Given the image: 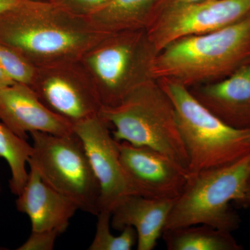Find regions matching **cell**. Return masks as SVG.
Wrapping results in <instances>:
<instances>
[{"label":"cell","mask_w":250,"mask_h":250,"mask_svg":"<svg viewBox=\"0 0 250 250\" xmlns=\"http://www.w3.org/2000/svg\"><path fill=\"white\" fill-rule=\"evenodd\" d=\"M108 34L54 0H22L0 15V42L36 67L80 60Z\"/></svg>","instance_id":"obj_1"},{"label":"cell","mask_w":250,"mask_h":250,"mask_svg":"<svg viewBox=\"0 0 250 250\" xmlns=\"http://www.w3.org/2000/svg\"><path fill=\"white\" fill-rule=\"evenodd\" d=\"M250 63V16L219 30L173 41L156 54L154 80L188 88L224 80Z\"/></svg>","instance_id":"obj_2"},{"label":"cell","mask_w":250,"mask_h":250,"mask_svg":"<svg viewBox=\"0 0 250 250\" xmlns=\"http://www.w3.org/2000/svg\"><path fill=\"white\" fill-rule=\"evenodd\" d=\"M100 116L113 126L112 135L118 142L152 148L188 171L173 103L157 80L149 79L118 104L103 106Z\"/></svg>","instance_id":"obj_3"},{"label":"cell","mask_w":250,"mask_h":250,"mask_svg":"<svg viewBox=\"0 0 250 250\" xmlns=\"http://www.w3.org/2000/svg\"><path fill=\"white\" fill-rule=\"evenodd\" d=\"M157 81L173 103L188 156L189 174L229 165L250 154V128L238 129L225 124L184 85Z\"/></svg>","instance_id":"obj_4"},{"label":"cell","mask_w":250,"mask_h":250,"mask_svg":"<svg viewBox=\"0 0 250 250\" xmlns=\"http://www.w3.org/2000/svg\"><path fill=\"white\" fill-rule=\"evenodd\" d=\"M250 177V154L229 165L188 174L164 231L200 224L229 232L236 231L241 218L230 203L240 207Z\"/></svg>","instance_id":"obj_5"},{"label":"cell","mask_w":250,"mask_h":250,"mask_svg":"<svg viewBox=\"0 0 250 250\" xmlns=\"http://www.w3.org/2000/svg\"><path fill=\"white\" fill-rule=\"evenodd\" d=\"M157 51L147 29L109 33L80 59L93 80L103 106L118 104L126 95L152 78Z\"/></svg>","instance_id":"obj_6"},{"label":"cell","mask_w":250,"mask_h":250,"mask_svg":"<svg viewBox=\"0 0 250 250\" xmlns=\"http://www.w3.org/2000/svg\"><path fill=\"white\" fill-rule=\"evenodd\" d=\"M29 135L33 141L29 167L45 184L75 202L79 209L98 215L100 184L80 138L75 132L61 136L34 131Z\"/></svg>","instance_id":"obj_7"},{"label":"cell","mask_w":250,"mask_h":250,"mask_svg":"<svg viewBox=\"0 0 250 250\" xmlns=\"http://www.w3.org/2000/svg\"><path fill=\"white\" fill-rule=\"evenodd\" d=\"M29 85L46 107L72 126L98 116L103 106L80 60L36 67Z\"/></svg>","instance_id":"obj_8"},{"label":"cell","mask_w":250,"mask_h":250,"mask_svg":"<svg viewBox=\"0 0 250 250\" xmlns=\"http://www.w3.org/2000/svg\"><path fill=\"white\" fill-rule=\"evenodd\" d=\"M250 16V0H205L166 8L147 29L158 53L173 42L219 30Z\"/></svg>","instance_id":"obj_9"},{"label":"cell","mask_w":250,"mask_h":250,"mask_svg":"<svg viewBox=\"0 0 250 250\" xmlns=\"http://www.w3.org/2000/svg\"><path fill=\"white\" fill-rule=\"evenodd\" d=\"M73 129L83 142L100 184V210L111 212L122 200L136 194L123 169L110 125L99 114L74 125Z\"/></svg>","instance_id":"obj_10"},{"label":"cell","mask_w":250,"mask_h":250,"mask_svg":"<svg viewBox=\"0 0 250 250\" xmlns=\"http://www.w3.org/2000/svg\"><path fill=\"white\" fill-rule=\"evenodd\" d=\"M118 147L123 169L136 195L161 200L180 196L188 171L152 148L126 141L118 142Z\"/></svg>","instance_id":"obj_11"},{"label":"cell","mask_w":250,"mask_h":250,"mask_svg":"<svg viewBox=\"0 0 250 250\" xmlns=\"http://www.w3.org/2000/svg\"><path fill=\"white\" fill-rule=\"evenodd\" d=\"M0 121L24 140L34 131L61 136L75 132L72 125L46 107L29 85L18 82L0 89Z\"/></svg>","instance_id":"obj_12"},{"label":"cell","mask_w":250,"mask_h":250,"mask_svg":"<svg viewBox=\"0 0 250 250\" xmlns=\"http://www.w3.org/2000/svg\"><path fill=\"white\" fill-rule=\"evenodd\" d=\"M220 121L238 129L250 128V63L224 80L189 88Z\"/></svg>","instance_id":"obj_13"},{"label":"cell","mask_w":250,"mask_h":250,"mask_svg":"<svg viewBox=\"0 0 250 250\" xmlns=\"http://www.w3.org/2000/svg\"><path fill=\"white\" fill-rule=\"evenodd\" d=\"M16 200L18 211L25 213L31 223V231H66L78 206L75 202L45 184L30 167L27 184Z\"/></svg>","instance_id":"obj_14"},{"label":"cell","mask_w":250,"mask_h":250,"mask_svg":"<svg viewBox=\"0 0 250 250\" xmlns=\"http://www.w3.org/2000/svg\"><path fill=\"white\" fill-rule=\"evenodd\" d=\"M175 200L129 195L112 209L111 226L120 231L132 227L137 233V249L152 250L164 233Z\"/></svg>","instance_id":"obj_15"},{"label":"cell","mask_w":250,"mask_h":250,"mask_svg":"<svg viewBox=\"0 0 250 250\" xmlns=\"http://www.w3.org/2000/svg\"><path fill=\"white\" fill-rule=\"evenodd\" d=\"M168 0H111L88 16L99 30L113 33L146 29L158 18Z\"/></svg>","instance_id":"obj_16"},{"label":"cell","mask_w":250,"mask_h":250,"mask_svg":"<svg viewBox=\"0 0 250 250\" xmlns=\"http://www.w3.org/2000/svg\"><path fill=\"white\" fill-rule=\"evenodd\" d=\"M162 236L168 250L243 249L231 232L204 224L165 230Z\"/></svg>","instance_id":"obj_17"},{"label":"cell","mask_w":250,"mask_h":250,"mask_svg":"<svg viewBox=\"0 0 250 250\" xmlns=\"http://www.w3.org/2000/svg\"><path fill=\"white\" fill-rule=\"evenodd\" d=\"M33 147L27 140L19 137L0 123V157L6 160L11 170L10 190L16 196L22 192L27 184L29 172L27 164Z\"/></svg>","instance_id":"obj_18"},{"label":"cell","mask_w":250,"mask_h":250,"mask_svg":"<svg viewBox=\"0 0 250 250\" xmlns=\"http://www.w3.org/2000/svg\"><path fill=\"white\" fill-rule=\"evenodd\" d=\"M96 233L89 250H130L137 243V233L132 227H126L116 236L110 231L111 212L101 210L98 215Z\"/></svg>","instance_id":"obj_19"},{"label":"cell","mask_w":250,"mask_h":250,"mask_svg":"<svg viewBox=\"0 0 250 250\" xmlns=\"http://www.w3.org/2000/svg\"><path fill=\"white\" fill-rule=\"evenodd\" d=\"M0 68L18 83L29 85L36 67L12 47L0 42Z\"/></svg>","instance_id":"obj_20"},{"label":"cell","mask_w":250,"mask_h":250,"mask_svg":"<svg viewBox=\"0 0 250 250\" xmlns=\"http://www.w3.org/2000/svg\"><path fill=\"white\" fill-rule=\"evenodd\" d=\"M61 233L59 231H31L27 241L18 248V250H52L54 249L56 239Z\"/></svg>","instance_id":"obj_21"},{"label":"cell","mask_w":250,"mask_h":250,"mask_svg":"<svg viewBox=\"0 0 250 250\" xmlns=\"http://www.w3.org/2000/svg\"><path fill=\"white\" fill-rule=\"evenodd\" d=\"M64 8L79 16L88 17L111 0H54Z\"/></svg>","instance_id":"obj_22"},{"label":"cell","mask_w":250,"mask_h":250,"mask_svg":"<svg viewBox=\"0 0 250 250\" xmlns=\"http://www.w3.org/2000/svg\"><path fill=\"white\" fill-rule=\"evenodd\" d=\"M205 1V0H168V1L166 2L162 11L164 9H166V8L184 6V5L194 4V3L200 2V1Z\"/></svg>","instance_id":"obj_23"},{"label":"cell","mask_w":250,"mask_h":250,"mask_svg":"<svg viewBox=\"0 0 250 250\" xmlns=\"http://www.w3.org/2000/svg\"><path fill=\"white\" fill-rule=\"evenodd\" d=\"M22 1V0H0V15L17 6Z\"/></svg>","instance_id":"obj_24"},{"label":"cell","mask_w":250,"mask_h":250,"mask_svg":"<svg viewBox=\"0 0 250 250\" xmlns=\"http://www.w3.org/2000/svg\"><path fill=\"white\" fill-rule=\"evenodd\" d=\"M16 83L14 80H13L9 76H8L6 73L1 68H0V89L9 86Z\"/></svg>","instance_id":"obj_25"},{"label":"cell","mask_w":250,"mask_h":250,"mask_svg":"<svg viewBox=\"0 0 250 250\" xmlns=\"http://www.w3.org/2000/svg\"><path fill=\"white\" fill-rule=\"evenodd\" d=\"M240 207H250V177L247 183L246 190H245L244 197L242 201Z\"/></svg>","instance_id":"obj_26"},{"label":"cell","mask_w":250,"mask_h":250,"mask_svg":"<svg viewBox=\"0 0 250 250\" xmlns=\"http://www.w3.org/2000/svg\"><path fill=\"white\" fill-rule=\"evenodd\" d=\"M42 1H51V0H42Z\"/></svg>","instance_id":"obj_27"}]
</instances>
